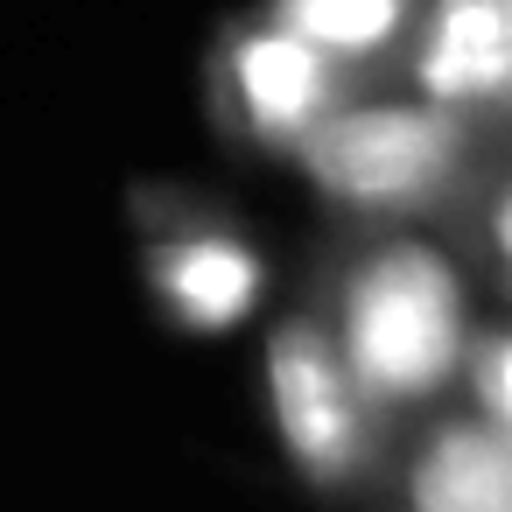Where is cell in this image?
Wrapping results in <instances>:
<instances>
[{
  "label": "cell",
  "instance_id": "cell-9",
  "mask_svg": "<svg viewBox=\"0 0 512 512\" xmlns=\"http://www.w3.org/2000/svg\"><path fill=\"white\" fill-rule=\"evenodd\" d=\"M456 386L470 393V414H484V421H498V428L512 421V337H505L498 316L470 323L463 358H456Z\"/></svg>",
  "mask_w": 512,
  "mask_h": 512
},
{
  "label": "cell",
  "instance_id": "cell-7",
  "mask_svg": "<svg viewBox=\"0 0 512 512\" xmlns=\"http://www.w3.org/2000/svg\"><path fill=\"white\" fill-rule=\"evenodd\" d=\"M407 512H512V442L484 414H442L400 456Z\"/></svg>",
  "mask_w": 512,
  "mask_h": 512
},
{
  "label": "cell",
  "instance_id": "cell-2",
  "mask_svg": "<svg viewBox=\"0 0 512 512\" xmlns=\"http://www.w3.org/2000/svg\"><path fill=\"white\" fill-rule=\"evenodd\" d=\"M337 225H428L449 232L484 176L505 169V127L428 99L344 92L281 155Z\"/></svg>",
  "mask_w": 512,
  "mask_h": 512
},
{
  "label": "cell",
  "instance_id": "cell-3",
  "mask_svg": "<svg viewBox=\"0 0 512 512\" xmlns=\"http://www.w3.org/2000/svg\"><path fill=\"white\" fill-rule=\"evenodd\" d=\"M260 386H267L274 442L316 498H358V491L393 477L400 421H386L365 400V386L351 379V365L316 309H288L267 330Z\"/></svg>",
  "mask_w": 512,
  "mask_h": 512
},
{
  "label": "cell",
  "instance_id": "cell-8",
  "mask_svg": "<svg viewBox=\"0 0 512 512\" xmlns=\"http://www.w3.org/2000/svg\"><path fill=\"white\" fill-rule=\"evenodd\" d=\"M260 8L288 36L323 50L351 85H372V78L400 71L407 29H414V0H260Z\"/></svg>",
  "mask_w": 512,
  "mask_h": 512
},
{
  "label": "cell",
  "instance_id": "cell-6",
  "mask_svg": "<svg viewBox=\"0 0 512 512\" xmlns=\"http://www.w3.org/2000/svg\"><path fill=\"white\" fill-rule=\"evenodd\" d=\"M400 71H407L414 99L505 127V113H512V0H414Z\"/></svg>",
  "mask_w": 512,
  "mask_h": 512
},
{
  "label": "cell",
  "instance_id": "cell-5",
  "mask_svg": "<svg viewBox=\"0 0 512 512\" xmlns=\"http://www.w3.org/2000/svg\"><path fill=\"white\" fill-rule=\"evenodd\" d=\"M344 92H358L323 50L288 36L267 8H239L218 22L204 50V113L225 148L281 162Z\"/></svg>",
  "mask_w": 512,
  "mask_h": 512
},
{
  "label": "cell",
  "instance_id": "cell-4",
  "mask_svg": "<svg viewBox=\"0 0 512 512\" xmlns=\"http://www.w3.org/2000/svg\"><path fill=\"white\" fill-rule=\"evenodd\" d=\"M127 218L141 232V288L155 316L183 337H232L267 295L274 260L253 225H239L218 197L141 183L127 197Z\"/></svg>",
  "mask_w": 512,
  "mask_h": 512
},
{
  "label": "cell",
  "instance_id": "cell-1",
  "mask_svg": "<svg viewBox=\"0 0 512 512\" xmlns=\"http://www.w3.org/2000/svg\"><path fill=\"white\" fill-rule=\"evenodd\" d=\"M309 295L386 421H414L456 386L477 288L449 246L421 239V225H344L323 246Z\"/></svg>",
  "mask_w": 512,
  "mask_h": 512
}]
</instances>
